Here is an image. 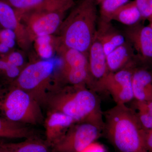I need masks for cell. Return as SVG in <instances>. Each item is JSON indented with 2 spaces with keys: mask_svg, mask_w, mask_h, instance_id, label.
Instances as JSON below:
<instances>
[{
  "mask_svg": "<svg viewBox=\"0 0 152 152\" xmlns=\"http://www.w3.org/2000/svg\"><path fill=\"white\" fill-rule=\"evenodd\" d=\"M44 106L48 111L71 117L76 123H89L104 129L99 99L86 85H57L49 93Z\"/></svg>",
  "mask_w": 152,
  "mask_h": 152,
  "instance_id": "obj_1",
  "label": "cell"
},
{
  "mask_svg": "<svg viewBox=\"0 0 152 152\" xmlns=\"http://www.w3.org/2000/svg\"><path fill=\"white\" fill-rule=\"evenodd\" d=\"M106 134L121 152H147L145 130L135 110L124 104H116L104 114Z\"/></svg>",
  "mask_w": 152,
  "mask_h": 152,
  "instance_id": "obj_2",
  "label": "cell"
},
{
  "mask_svg": "<svg viewBox=\"0 0 152 152\" xmlns=\"http://www.w3.org/2000/svg\"><path fill=\"white\" fill-rule=\"evenodd\" d=\"M96 19L94 0H82L63 21L59 29L60 43L88 55L96 34Z\"/></svg>",
  "mask_w": 152,
  "mask_h": 152,
  "instance_id": "obj_3",
  "label": "cell"
},
{
  "mask_svg": "<svg viewBox=\"0 0 152 152\" xmlns=\"http://www.w3.org/2000/svg\"><path fill=\"white\" fill-rule=\"evenodd\" d=\"M0 116L25 125L44 122L42 106L28 93L10 86L0 91Z\"/></svg>",
  "mask_w": 152,
  "mask_h": 152,
  "instance_id": "obj_4",
  "label": "cell"
},
{
  "mask_svg": "<svg viewBox=\"0 0 152 152\" xmlns=\"http://www.w3.org/2000/svg\"><path fill=\"white\" fill-rule=\"evenodd\" d=\"M54 69V64L50 61L35 62L23 68L10 85L28 93L43 107L49 93L56 86L52 85Z\"/></svg>",
  "mask_w": 152,
  "mask_h": 152,
  "instance_id": "obj_5",
  "label": "cell"
},
{
  "mask_svg": "<svg viewBox=\"0 0 152 152\" xmlns=\"http://www.w3.org/2000/svg\"><path fill=\"white\" fill-rule=\"evenodd\" d=\"M58 51L62 61V78L68 85H88L90 75L88 55L69 48L60 43Z\"/></svg>",
  "mask_w": 152,
  "mask_h": 152,
  "instance_id": "obj_6",
  "label": "cell"
},
{
  "mask_svg": "<svg viewBox=\"0 0 152 152\" xmlns=\"http://www.w3.org/2000/svg\"><path fill=\"white\" fill-rule=\"evenodd\" d=\"M61 11L33 10L18 16L31 41L37 37L52 35L59 29L65 13Z\"/></svg>",
  "mask_w": 152,
  "mask_h": 152,
  "instance_id": "obj_7",
  "label": "cell"
},
{
  "mask_svg": "<svg viewBox=\"0 0 152 152\" xmlns=\"http://www.w3.org/2000/svg\"><path fill=\"white\" fill-rule=\"evenodd\" d=\"M102 129L89 123H75L68 129L56 145L59 152H80L94 142Z\"/></svg>",
  "mask_w": 152,
  "mask_h": 152,
  "instance_id": "obj_8",
  "label": "cell"
},
{
  "mask_svg": "<svg viewBox=\"0 0 152 152\" xmlns=\"http://www.w3.org/2000/svg\"><path fill=\"white\" fill-rule=\"evenodd\" d=\"M133 70L124 68L109 72L104 80L102 91L108 92L116 104H124L134 99L132 79Z\"/></svg>",
  "mask_w": 152,
  "mask_h": 152,
  "instance_id": "obj_9",
  "label": "cell"
},
{
  "mask_svg": "<svg viewBox=\"0 0 152 152\" xmlns=\"http://www.w3.org/2000/svg\"><path fill=\"white\" fill-rule=\"evenodd\" d=\"M107 56L96 34L88 53L91 89L102 91L104 80L109 73Z\"/></svg>",
  "mask_w": 152,
  "mask_h": 152,
  "instance_id": "obj_10",
  "label": "cell"
},
{
  "mask_svg": "<svg viewBox=\"0 0 152 152\" xmlns=\"http://www.w3.org/2000/svg\"><path fill=\"white\" fill-rule=\"evenodd\" d=\"M15 10L18 16L33 10L66 12L74 5V0H3Z\"/></svg>",
  "mask_w": 152,
  "mask_h": 152,
  "instance_id": "obj_11",
  "label": "cell"
},
{
  "mask_svg": "<svg viewBox=\"0 0 152 152\" xmlns=\"http://www.w3.org/2000/svg\"><path fill=\"white\" fill-rule=\"evenodd\" d=\"M0 24L5 29L13 30L17 35V42L23 49L28 48L31 42L24 25L15 10L8 3L0 0Z\"/></svg>",
  "mask_w": 152,
  "mask_h": 152,
  "instance_id": "obj_12",
  "label": "cell"
},
{
  "mask_svg": "<svg viewBox=\"0 0 152 152\" xmlns=\"http://www.w3.org/2000/svg\"><path fill=\"white\" fill-rule=\"evenodd\" d=\"M128 29L127 37L141 59L152 61V29L149 26L134 25Z\"/></svg>",
  "mask_w": 152,
  "mask_h": 152,
  "instance_id": "obj_13",
  "label": "cell"
},
{
  "mask_svg": "<svg viewBox=\"0 0 152 152\" xmlns=\"http://www.w3.org/2000/svg\"><path fill=\"white\" fill-rule=\"evenodd\" d=\"M48 112L44 120L46 135L49 142L55 144L76 122L72 118L62 113L52 111Z\"/></svg>",
  "mask_w": 152,
  "mask_h": 152,
  "instance_id": "obj_14",
  "label": "cell"
},
{
  "mask_svg": "<svg viewBox=\"0 0 152 152\" xmlns=\"http://www.w3.org/2000/svg\"><path fill=\"white\" fill-rule=\"evenodd\" d=\"M132 86L135 101L152 99V72L144 68L133 70Z\"/></svg>",
  "mask_w": 152,
  "mask_h": 152,
  "instance_id": "obj_15",
  "label": "cell"
},
{
  "mask_svg": "<svg viewBox=\"0 0 152 152\" xmlns=\"http://www.w3.org/2000/svg\"><path fill=\"white\" fill-rule=\"evenodd\" d=\"M100 29L97 31L96 36L102 44L106 55L126 42V38L121 34L112 28L109 23L102 21Z\"/></svg>",
  "mask_w": 152,
  "mask_h": 152,
  "instance_id": "obj_16",
  "label": "cell"
},
{
  "mask_svg": "<svg viewBox=\"0 0 152 152\" xmlns=\"http://www.w3.org/2000/svg\"><path fill=\"white\" fill-rule=\"evenodd\" d=\"M34 134L26 125L0 116V137L16 139L30 138Z\"/></svg>",
  "mask_w": 152,
  "mask_h": 152,
  "instance_id": "obj_17",
  "label": "cell"
},
{
  "mask_svg": "<svg viewBox=\"0 0 152 152\" xmlns=\"http://www.w3.org/2000/svg\"><path fill=\"white\" fill-rule=\"evenodd\" d=\"M131 47L125 43L107 56V65L109 72H115L125 68L132 56Z\"/></svg>",
  "mask_w": 152,
  "mask_h": 152,
  "instance_id": "obj_18",
  "label": "cell"
},
{
  "mask_svg": "<svg viewBox=\"0 0 152 152\" xmlns=\"http://www.w3.org/2000/svg\"><path fill=\"white\" fill-rule=\"evenodd\" d=\"M142 18L141 15L134 1L129 2L122 6L114 14L112 20L124 24L133 26Z\"/></svg>",
  "mask_w": 152,
  "mask_h": 152,
  "instance_id": "obj_19",
  "label": "cell"
},
{
  "mask_svg": "<svg viewBox=\"0 0 152 152\" xmlns=\"http://www.w3.org/2000/svg\"><path fill=\"white\" fill-rule=\"evenodd\" d=\"M4 152H48L45 145L36 141H27L20 143H7L0 145Z\"/></svg>",
  "mask_w": 152,
  "mask_h": 152,
  "instance_id": "obj_20",
  "label": "cell"
},
{
  "mask_svg": "<svg viewBox=\"0 0 152 152\" xmlns=\"http://www.w3.org/2000/svg\"><path fill=\"white\" fill-rule=\"evenodd\" d=\"M129 0H103L101 2L100 14L102 21L110 23L115 13Z\"/></svg>",
  "mask_w": 152,
  "mask_h": 152,
  "instance_id": "obj_21",
  "label": "cell"
},
{
  "mask_svg": "<svg viewBox=\"0 0 152 152\" xmlns=\"http://www.w3.org/2000/svg\"><path fill=\"white\" fill-rule=\"evenodd\" d=\"M37 52L44 59L51 58L54 53V48L51 35L41 36L35 39Z\"/></svg>",
  "mask_w": 152,
  "mask_h": 152,
  "instance_id": "obj_22",
  "label": "cell"
},
{
  "mask_svg": "<svg viewBox=\"0 0 152 152\" xmlns=\"http://www.w3.org/2000/svg\"><path fill=\"white\" fill-rule=\"evenodd\" d=\"M21 70L4 59L0 58V78L10 83V84L18 78Z\"/></svg>",
  "mask_w": 152,
  "mask_h": 152,
  "instance_id": "obj_23",
  "label": "cell"
},
{
  "mask_svg": "<svg viewBox=\"0 0 152 152\" xmlns=\"http://www.w3.org/2000/svg\"><path fill=\"white\" fill-rule=\"evenodd\" d=\"M2 58L10 63L11 64L15 66L20 69L23 68L25 63L24 58L20 52L13 51L9 53L7 55L3 56Z\"/></svg>",
  "mask_w": 152,
  "mask_h": 152,
  "instance_id": "obj_24",
  "label": "cell"
},
{
  "mask_svg": "<svg viewBox=\"0 0 152 152\" xmlns=\"http://www.w3.org/2000/svg\"><path fill=\"white\" fill-rule=\"evenodd\" d=\"M142 18H148L152 15V0H134Z\"/></svg>",
  "mask_w": 152,
  "mask_h": 152,
  "instance_id": "obj_25",
  "label": "cell"
},
{
  "mask_svg": "<svg viewBox=\"0 0 152 152\" xmlns=\"http://www.w3.org/2000/svg\"><path fill=\"white\" fill-rule=\"evenodd\" d=\"M135 111L139 121L144 129H152V114L141 110H137Z\"/></svg>",
  "mask_w": 152,
  "mask_h": 152,
  "instance_id": "obj_26",
  "label": "cell"
},
{
  "mask_svg": "<svg viewBox=\"0 0 152 152\" xmlns=\"http://www.w3.org/2000/svg\"><path fill=\"white\" fill-rule=\"evenodd\" d=\"M134 105L136 110L145 111L152 114V99L145 102L135 101Z\"/></svg>",
  "mask_w": 152,
  "mask_h": 152,
  "instance_id": "obj_27",
  "label": "cell"
},
{
  "mask_svg": "<svg viewBox=\"0 0 152 152\" xmlns=\"http://www.w3.org/2000/svg\"><path fill=\"white\" fill-rule=\"evenodd\" d=\"M80 152H106V151L103 146L94 142Z\"/></svg>",
  "mask_w": 152,
  "mask_h": 152,
  "instance_id": "obj_28",
  "label": "cell"
},
{
  "mask_svg": "<svg viewBox=\"0 0 152 152\" xmlns=\"http://www.w3.org/2000/svg\"><path fill=\"white\" fill-rule=\"evenodd\" d=\"M144 142L147 152H152V129L145 130Z\"/></svg>",
  "mask_w": 152,
  "mask_h": 152,
  "instance_id": "obj_29",
  "label": "cell"
},
{
  "mask_svg": "<svg viewBox=\"0 0 152 152\" xmlns=\"http://www.w3.org/2000/svg\"><path fill=\"white\" fill-rule=\"evenodd\" d=\"M11 49L2 42H0V54L5 56L10 53Z\"/></svg>",
  "mask_w": 152,
  "mask_h": 152,
  "instance_id": "obj_30",
  "label": "cell"
},
{
  "mask_svg": "<svg viewBox=\"0 0 152 152\" xmlns=\"http://www.w3.org/2000/svg\"><path fill=\"white\" fill-rule=\"evenodd\" d=\"M149 26L150 27V28L152 29V21H150V25H149Z\"/></svg>",
  "mask_w": 152,
  "mask_h": 152,
  "instance_id": "obj_31",
  "label": "cell"
},
{
  "mask_svg": "<svg viewBox=\"0 0 152 152\" xmlns=\"http://www.w3.org/2000/svg\"><path fill=\"white\" fill-rule=\"evenodd\" d=\"M149 20L150 21H152V15L148 18Z\"/></svg>",
  "mask_w": 152,
  "mask_h": 152,
  "instance_id": "obj_32",
  "label": "cell"
},
{
  "mask_svg": "<svg viewBox=\"0 0 152 152\" xmlns=\"http://www.w3.org/2000/svg\"><path fill=\"white\" fill-rule=\"evenodd\" d=\"M3 86H2V85H0V91H1V90L3 88Z\"/></svg>",
  "mask_w": 152,
  "mask_h": 152,
  "instance_id": "obj_33",
  "label": "cell"
},
{
  "mask_svg": "<svg viewBox=\"0 0 152 152\" xmlns=\"http://www.w3.org/2000/svg\"><path fill=\"white\" fill-rule=\"evenodd\" d=\"M98 1H99L101 2L102 1H103V0H97Z\"/></svg>",
  "mask_w": 152,
  "mask_h": 152,
  "instance_id": "obj_34",
  "label": "cell"
}]
</instances>
